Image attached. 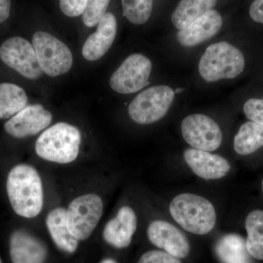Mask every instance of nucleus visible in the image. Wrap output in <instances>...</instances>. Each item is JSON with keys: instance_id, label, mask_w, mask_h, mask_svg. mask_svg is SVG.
I'll return each mask as SVG.
<instances>
[{"instance_id": "obj_18", "label": "nucleus", "mask_w": 263, "mask_h": 263, "mask_svg": "<svg viewBox=\"0 0 263 263\" xmlns=\"http://www.w3.org/2000/svg\"><path fill=\"white\" fill-rule=\"evenodd\" d=\"M46 224L52 240L59 249L71 254L79 247V240L76 239L68 229L66 221V209L55 208L46 216Z\"/></svg>"}, {"instance_id": "obj_33", "label": "nucleus", "mask_w": 263, "mask_h": 263, "mask_svg": "<svg viewBox=\"0 0 263 263\" xmlns=\"http://www.w3.org/2000/svg\"><path fill=\"white\" fill-rule=\"evenodd\" d=\"M0 263H3V261H2L1 257H0Z\"/></svg>"}, {"instance_id": "obj_9", "label": "nucleus", "mask_w": 263, "mask_h": 263, "mask_svg": "<svg viewBox=\"0 0 263 263\" xmlns=\"http://www.w3.org/2000/svg\"><path fill=\"white\" fill-rule=\"evenodd\" d=\"M0 59L27 79L36 80L43 75L32 45L24 38L13 37L5 41L0 47Z\"/></svg>"}, {"instance_id": "obj_12", "label": "nucleus", "mask_w": 263, "mask_h": 263, "mask_svg": "<svg viewBox=\"0 0 263 263\" xmlns=\"http://www.w3.org/2000/svg\"><path fill=\"white\" fill-rule=\"evenodd\" d=\"M147 235L154 245L175 257L185 258L190 254L187 238L181 230L167 221H152L147 229Z\"/></svg>"}, {"instance_id": "obj_26", "label": "nucleus", "mask_w": 263, "mask_h": 263, "mask_svg": "<svg viewBox=\"0 0 263 263\" xmlns=\"http://www.w3.org/2000/svg\"><path fill=\"white\" fill-rule=\"evenodd\" d=\"M243 110L249 120L263 125V99H249L243 105Z\"/></svg>"}, {"instance_id": "obj_25", "label": "nucleus", "mask_w": 263, "mask_h": 263, "mask_svg": "<svg viewBox=\"0 0 263 263\" xmlns=\"http://www.w3.org/2000/svg\"><path fill=\"white\" fill-rule=\"evenodd\" d=\"M110 0H88L85 11L82 15L84 25L94 27L107 13Z\"/></svg>"}, {"instance_id": "obj_32", "label": "nucleus", "mask_w": 263, "mask_h": 263, "mask_svg": "<svg viewBox=\"0 0 263 263\" xmlns=\"http://www.w3.org/2000/svg\"><path fill=\"white\" fill-rule=\"evenodd\" d=\"M183 91V89H181V88H178L176 90V92L175 93H180Z\"/></svg>"}, {"instance_id": "obj_4", "label": "nucleus", "mask_w": 263, "mask_h": 263, "mask_svg": "<svg viewBox=\"0 0 263 263\" xmlns=\"http://www.w3.org/2000/svg\"><path fill=\"white\" fill-rule=\"evenodd\" d=\"M245 58L238 48L226 41L206 48L199 62V73L208 82L235 79L245 68Z\"/></svg>"}, {"instance_id": "obj_22", "label": "nucleus", "mask_w": 263, "mask_h": 263, "mask_svg": "<svg viewBox=\"0 0 263 263\" xmlns=\"http://www.w3.org/2000/svg\"><path fill=\"white\" fill-rule=\"evenodd\" d=\"M247 232L246 247L254 259H263V211L254 210L247 216L245 222Z\"/></svg>"}, {"instance_id": "obj_6", "label": "nucleus", "mask_w": 263, "mask_h": 263, "mask_svg": "<svg viewBox=\"0 0 263 263\" xmlns=\"http://www.w3.org/2000/svg\"><path fill=\"white\" fill-rule=\"evenodd\" d=\"M174 97L175 91L168 86H152L137 95L128 107V113L138 124H153L167 114Z\"/></svg>"}, {"instance_id": "obj_29", "label": "nucleus", "mask_w": 263, "mask_h": 263, "mask_svg": "<svg viewBox=\"0 0 263 263\" xmlns=\"http://www.w3.org/2000/svg\"><path fill=\"white\" fill-rule=\"evenodd\" d=\"M249 15L254 22L263 24V0H254L249 8Z\"/></svg>"}, {"instance_id": "obj_16", "label": "nucleus", "mask_w": 263, "mask_h": 263, "mask_svg": "<svg viewBox=\"0 0 263 263\" xmlns=\"http://www.w3.org/2000/svg\"><path fill=\"white\" fill-rule=\"evenodd\" d=\"M137 226L136 212L131 207L124 205L120 208L115 217L105 224L103 232L104 240L115 248H127L130 245Z\"/></svg>"}, {"instance_id": "obj_5", "label": "nucleus", "mask_w": 263, "mask_h": 263, "mask_svg": "<svg viewBox=\"0 0 263 263\" xmlns=\"http://www.w3.org/2000/svg\"><path fill=\"white\" fill-rule=\"evenodd\" d=\"M103 202L94 193L76 197L66 209V221L71 234L81 241L92 234L103 214Z\"/></svg>"}, {"instance_id": "obj_11", "label": "nucleus", "mask_w": 263, "mask_h": 263, "mask_svg": "<svg viewBox=\"0 0 263 263\" xmlns=\"http://www.w3.org/2000/svg\"><path fill=\"white\" fill-rule=\"evenodd\" d=\"M52 118L51 112L40 104L28 105L10 118L5 123L4 129L15 138L35 136L51 124Z\"/></svg>"}, {"instance_id": "obj_27", "label": "nucleus", "mask_w": 263, "mask_h": 263, "mask_svg": "<svg viewBox=\"0 0 263 263\" xmlns=\"http://www.w3.org/2000/svg\"><path fill=\"white\" fill-rule=\"evenodd\" d=\"M88 0H60V8L67 16L74 18L83 15Z\"/></svg>"}, {"instance_id": "obj_24", "label": "nucleus", "mask_w": 263, "mask_h": 263, "mask_svg": "<svg viewBox=\"0 0 263 263\" xmlns=\"http://www.w3.org/2000/svg\"><path fill=\"white\" fill-rule=\"evenodd\" d=\"M154 0H122L123 15L130 23L141 25L152 15Z\"/></svg>"}, {"instance_id": "obj_1", "label": "nucleus", "mask_w": 263, "mask_h": 263, "mask_svg": "<svg viewBox=\"0 0 263 263\" xmlns=\"http://www.w3.org/2000/svg\"><path fill=\"white\" fill-rule=\"evenodd\" d=\"M6 190L10 205L17 215L32 219L42 211L44 202L42 180L32 166L19 164L10 170Z\"/></svg>"}, {"instance_id": "obj_17", "label": "nucleus", "mask_w": 263, "mask_h": 263, "mask_svg": "<svg viewBox=\"0 0 263 263\" xmlns=\"http://www.w3.org/2000/svg\"><path fill=\"white\" fill-rule=\"evenodd\" d=\"M98 25L96 32L87 38L83 46V56L88 61L102 58L111 47L117 36V21L113 13H105Z\"/></svg>"}, {"instance_id": "obj_14", "label": "nucleus", "mask_w": 263, "mask_h": 263, "mask_svg": "<svg viewBox=\"0 0 263 263\" xmlns=\"http://www.w3.org/2000/svg\"><path fill=\"white\" fill-rule=\"evenodd\" d=\"M183 159L194 174L203 179H222L231 169L230 162L221 156L196 148L185 150Z\"/></svg>"}, {"instance_id": "obj_28", "label": "nucleus", "mask_w": 263, "mask_h": 263, "mask_svg": "<svg viewBox=\"0 0 263 263\" xmlns=\"http://www.w3.org/2000/svg\"><path fill=\"white\" fill-rule=\"evenodd\" d=\"M138 263H181L177 257H175L166 252L151 250L141 256Z\"/></svg>"}, {"instance_id": "obj_15", "label": "nucleus", "mask_w": 263, "mask_h": 263, "mask_svg": "<svg viewBox=\"0 0 263 263\" xmlns=\"http://www.w3.org/2000/svg\"><path fill=\"white\" fill-rule=\"evenodd\" d=\"M223 25L220 13L211 10L195 19L177 33L178 41L184 47H194L205 42L219 33Z\"/></svg>"}, {"instance_id": "obj_31", "label": "nucleus", "mask_w": 263, "mask_h": 263, "mask_svg": "<svg viewBox=\"0 0 263 263\" xmlns=\"http://www.w3.org/2000/svg\"><path fill=\"white\" fill-rule=\"evenodd\" d=\"M100 263H118L117 261L114 260V259L107 258L103 259Z\"/></svg>"}, {"instance_id": "obj_34", "label": "nucleus", "mask_w": 263, "mask_h": 263, "mask_svg": "<svg viewBox=\"0 0 263 263\" xmlns=\"http://www.w3.org/2000/svg\"><path fill=\"white\" fill-rule=\"evenodd\" d=\"M262 192H263V180H262Z\"/></svg>"}, {"instance_id": "obj_23", "label": "nucleus", "mask_w": 263, "mask_h": 263, "mask_svg": "<svg viewBox=\"0 0 263 263\" xmlns=\"http://www.w3.org/2000/svg\"><path fill=\"white\" fill-rule=\"evenodd\" d=\"M216 252L223 263H247L248 260L246 243L236 235H228L221 238Z\"/></svg>"}, {"instance_id": "obj_7", "label": "nucleus", "mask_w": 263, "mask_h": 263, "mask_svg": "<svg viewBox=\"0 0 263 263\" xmlns=\"http://www.w3.org/2000/svg\"><path fill=\"white\" fill-rule=\"evenodd\" d=\"M32 46L43 72L51 77L68 72L73 63L70 48L48 32H37L33 35Z\"/></svg>"}, {"instance_id": "obj_20", "label": "nucleus", "mask_w": 263, "mask_h": 263, "mask_svg": "<svg viewBox=\"0 0 263 263\" xmlns=\"http://www.w3.org/2000/svg\"><path fill=\"white\" fill-rule=\"evenodd\" d=\"M234 149L240 155H249L263 146V125L247 122L240 126L234 138Z\"/></svg>"}, {"instance_id": "obj_21", "label": "nucleus", "mask_w": 263, "mask_h": 263, "mask_svg": "<svg viewBox=\"0 0 263 263\" xmlns=\"http://www.w3.org/2000/svg\"><path fill=\"white\" fill-rule=\"evenodd\" d=\"M27 95L17 85L0 84V119H9L27 106Z\"/></svg>"}, {"instance_id": "obj_8", "label": "nucleus", "mask_w": 263, "mask_h": 263, "mask_svg": "<svg viewBox=\"0 0 263 263\" xmlns=\"http://www.w3.org/2000/svg\"><path fill=\"white\" fill-rule=\"evenodd\" d=\"M152 63L141 53H133L119 66L110 79L111 89L119 94H133L149 84Z\"/></svg>"}, {"instance_id": "obj_13", "label": "nucleus", "mask_w": 263, "mask_h": 263, "mask_svg": "<svg viewBox=\"0 0 263 263\" xmlns=\"http://www.w3.org/2000/svg\"><path fill=\"white\" fill-rule=\"evenodd\" d=\"M9 250L12 263H44L47 247L28 230L18 229L10 235Z\"/></svg>"}, {"instance_id": "obj_19", "label": "nucleus", "mask_w": 263, "mask_h": 263, "mask_svg": "<svg viewBox=\"0 0 263 263\" xmlns=\"http://www.w3.org/2000/svg\"><path fill=\"white\" fill-rule=\"evenodd\" d=\"M218 0H181L171 15V22L178 29L187 27L195 19L213 10Z\"/></svg>"}, {"instance_id": "obj_2", "label": "nucleus", "mask_w": 263, "mask_h": 263, "mask_svg": "<svg viewBox=\"0 0 263 263\" xmlns=\"http://www.w3.org/2000/svg\"><path fill=\"white\" fill-rule=\"evenodd\" d=\"M81 133L75 126L60 122L48 128L37 138L35 152L48 162L67 164L77 159L80 151Z\"/></svg>"}, {"instance_id": "obj_10", "label": "nucleus", "mask_w": 263, "mask_h": 263, "mask_svg": "<svg viewBox=\"0 0 263 263\" xmlns=\"http://www.w3.org/2000/svg\"><path fill=\"white\" fill-rule=\"evenodd\" d=\"M181 133L185 141L196 149L214 152L222 143L219 124L203 114H192L181 122Z\"/></svg>"}, {"instance_id": "obj_30", "label": "nucleus", "mask_w": 263, "mask_h": 263, "mask_svg": "<svg viewBox=\"0 0 263 263\" xmlns=\"http://www.w3.org/2000/svg\"><path fill=\"white\" fill-rule=\"evenodd\" d=\"M10 0H0V24L5 22L10 16Z\"/></svg>"}, {"instance_id": "obj_3", "label": "nucleus", "mask_w": 263, "mask_h": 263, "mask_svg": "<svg viewBox=\"0 0 263 263\" xmlns=\"http://www.w3.org/2000/svg\"><path fill=\"white\" fill-rule=\"evenodd\" d=\"M169 210L174 220L193 234H207L215 227V209L205 197L192 193L180 194L171 201Z\"/></svg>"}]
</instances>
